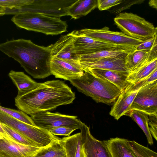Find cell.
Segmentation results:
<instances>
[{"mask_svg":"<svg viewBox=\"0 0 157 157\" xmlns=\"http://www.w3.org/2000/svg\"><path fill=\"white\" fill-rule=\"evenodd\" d=\"M114 21L123 33L141 41L150 39L157 34V27L144 18L132 13H121Z\"/></svg>","mask_w":157,"mask_h":157,"instance_id":"5b68a950","label":"cell"},{"mask_svg":"<svg viewBox=\"0 0 157 157\" xmlns=\"http://www.w3.org/2000/svg\"><path fill=\"white\" fill-rule=\"evenodd\" d=\"M0 123L21 132L37 147H46L59 139L46 130L25 123L0 110Z\"/></svg>","mask_w":157,"mask_h":157,"instance_id":"8992f818","label":"cell"},{"mask_svg":"<svg viewBox=\"0 0 157 157\" xmlns=\"http://www.w3.org/2000/svg\"><path fill=\"white\" fill-rule=\"evenodd\" d=\"M157 80V69L146 78L134 84L129 83L123 90L127 92H132L139 90L142 87Z\"/></svg>","mask_w":157,"mask_h":157,"instance_id":"4dcf8cb0","label":"cell"},{"mask_svg":"<svg viewBox=\"0 0 157 157\" xmlns=\"http://www.w3.org/2000/svg\"><path fill=\"white\" fill-rule=\"evenodd\" d=\"M0 51L17 61L34 78H44L52 75V57L48 46L38 45L29 40L12 39L0 44Z\"/></svg>","mask_w":157,"mask_h":157,"instance_id":"7a4b0ae2","label":"cell"},{"mask_svg":"<svg viewBox=\"0 0 157 157\" xmlns=\"http://www.w3.org/2000/svg\"><path fill=\"white\" fill-rule=\"evenodd\" d=\"M11 21L16 25L29 31L56 35L67 31L66 21L60 18L35 13L25 12L15 14Z\"/></svg>","mask_w":157,"mask_h":157,"instance_id":"277c9868","label":"cell"},{"mask_svg":"<svg viewBox=\"0 0 157 157\" xmlns=\"http://www.w3.org/2000/svg\"><path fill=\"white\" fill-rule=\"evenodd\" d=\"M130 110H136L148 115H157V81L141 88L137 92Z\"/></svg>","mask_w":157,"mask_h":157,"instance_id":"30bf717a","label":"cell"},{"mask_svg":"<svg viewBox=\"0 0 157 157\" xmlns=\"http://www.w3.org/2000/svg\"><path fill=\"white\" fill-rule=\"evenodd\" d=\"M59 139L41 148L33 157H66L65 150Z\"/></svg>","mask_w":157,"mask_h":157,"instance_id":"484cf974","label":"cell"},{"mask_svg":"<svg viewBox=\"0 0 157 157\" xmlns=\"http://www.w3.org/2000/svg\"><path fill=\"white\" fill-rule=\"evenodd\" d=\"M149 5L151 7L157 9V0H150L148 2Z\"/></svg>","mask_w":157,"mask_h":157,"instance_id":"74e56055","label":"cell"},{"mask_svg":"<svg viewBox=\"0 0 157 157\" xmlns=\"http://www.w3.org/2000/svg\"><path fill=\"white\" fill-rule=\"evenodd\" d=\"M75 98V93L67 84L60 80H52L39 83L30 91L17 94L15 102L19 110L31 116L71 104Z\"/></svg>","mask_w":157,"mask_h":157,"instance_id":"6da1fadb","label":"cell"},{"mask_svg":"<svg viewBox=\"0 0 157 157\" xmlns=\"http://www.w3.org/2000/svg\"><path fill=\"white\" fill-rule=\"evenodd\" d=\"M129 144L136 157H157V153L136 141L128 140Z\"/></svg>","mask_w":157,"mask_h":157,"instance_id":"f1b7e54d","label":"cell"},{"mask_svg":"<svg viewBox=\"0 0 157 157\" xmlns=\"http://www.w3.org/2000/svg\"><path fill=\"white\" fill-rule=\"evenodd\" d=\"M157 69V59H156L129 73L127 81L130 83H135L146 78Z\"/></svg>","mask_w":157,"mask_h":157,"instance_id":"d4e9b609","label":"cell"},{"mask_svg":"<svg viewBox=\"0 0 157 157\" xmlns=\"http://www.w3.org/2000/svg\"><path fill=\"white\" fill-rule=\"evenodd\" d=\"M85 71L89 72L98 77L110 82L118 87L121 91L129 83L127 81L129 73L128 72L95 69L87 70L84 71Z\"/></svg>","mask_w":157,"mask_h":157,"instance_id":"ffe728a7","label":"cell"},{"mask_svg":"<svg viewBox=\"0 0 157 157\" xmlns=\"http://www.w3.org/2000/svg\"><path fill=\"white\" fill-rule=\"evenodd\" d=\"M97 7V0H77L67 9L68 16L75 20L85 16Z\"/></svg>","mask_w":157,"mask_h":157,"instance_id":"cb8c5ba5","label":"cell"},{"mask_svg":"<svg viewBox=\"0 0 157 157\" xmlns=\"http://www.w3.org/2000/svg\"><path fill=\"white\" fill-rule=\"evenodd\" d=\"M77 0H33L30 4L17 9H6L5 15L25 12L39 13L59 18L68 16V7Z\"/></svg>","mask_w":157,"mask_h":157,"instance_id":"52a82bcc","label":"cell"},{"mask_svg":"<svg viewBox=\"0 0 157 157\" xmlns=\"http://www.w3.org/2000/svg\"><path fill=\"white\" fill-rule=\"evenodd\" d=\"M1 124L8 136L9 140L20 144L36 147L33 142L21 132L3 123Z\"/></svg>","mask_w":157,"mask_h":157,"instance_id":"83f0119b","label":"cell"},{"mask_svg":"<svg viewBox=\"0 0 157 157\" xmlns=\"http://www.w3.org/2000/svg\"><path fill=\"white\" fill-rule=\"evenodd\" d=\"M31 118L36 125L48 131L53 128L67 127L80 129L83 123L74 116L44 111L33 114Z\"/></svg>","mask_w":157,"mask_h":157,"instance_id":"ba28073f","label":"cell"},{"mask_svg":"<svg viewBox=\"0 0 157 157\" xmlns=\"http://www.w3.org/2000/svg\"><path fill=\"white\" fill-rule=\"evenodd\" d=\"M76 34L117 45L136 47L143 41L129 37L122 32L111 31L107 27L99 29H85L75 30Z\"/></svg>","mask_w":157,"mask_h":157,"instance_id":"9c48e42d","label":"cell"},{"mask_svg":"<svg viewBox=\"0 0 157 157\" xmlns=\"http://www.w3.org/2000/svg\"><path fill=\"white\" fill-rule=\"evenodd\" d=\"M41 148L20 144L0 135V157H33Z\"/></svg>","mask_w":157,"mask_h":157,"instance_id":"9a60e30c","label":"cell"},{"mask_svg":"<svg viewBox=\"0 0 157 157\" xmlns=\"http://www.w3.org/2000/svg\"><path fill=\"white\" fill-rule=\"evenodd\" d=\"M6 9L0 6V16L5 15Z\"/></svg>","mask_w":157,"mask_h":157,"instance_id":"ab89813d","label":"cell"},{"mask_svg":"<svg viewBox=\"0 0 157 157\" xmlns=\"http://www.w3.org/2000/svg\"><path fill=\"white\" fill-rule=\"evenodd\" d=\"M8 75L18 90V94L28 92L39 84L24 72L11 70Z\"/></svg>","mask_w":157,"mask_h":157,"instance_id":"603a6c76","label":"cell"},{"mask_svg":"<svg viewBox=\"0 0 157 157\" xmlns=\"http://www.w3.org/2000/svg\"><path fill=\"white\" fill-rule=\"evenodd\" d=\"M0 110L23 122L36 126L31 117L20 110H16L2 106L0 104Z\"/></svg>","mask_w":157,"mask_h":157,"instance_id":"f546056e","label":"cell"},{"mask_svg":"<svg viewBox=\"0 0 157 157\" xmlns=\"http://www.w3.org/2000/svg\"><path fill=\"white\" fill-rule=\"evenodd\" d=\"M144 132L150 145L153 144L152 136L148 126V116L146 113L136 110H131L128 114Z\"/></svg>","mask_w":157,"mask_h":157,"instance_id":"4316f807","label":"cell"},{"mask_svg":"<svg viewBox=\"0 0 157 157\" xmlns=\"http://www.w3.org/2000/svg\"><path fill=\"white\" fill-rule=\"evenodd\" d=\"M157 34L152 38L143 41L137 46L136 50L150 52L157 50Z\"/></svg>","mask_w":157,"mask_h":157,"instance_id":"d6a6232c","label":"cell"},{"mask_svg":"<svg viewBox=\"0 0 157 157\" xmlns=\"http://www.w3.org/2000/svg\"><path fill=\"white\" fill-rule=\"evenodd\" d=\"M126 56L104 58L88 62H80L79 64L84 71L89 69H95L129 72L125 66Z\"/></svg>","mask_w":157,"mask_h":157,"instance_id":"2e32d148","label":"cell"},{"mask_svg":"<svg viewBox=\"0 0 157 157\" xmlns=\"http://www.w3.org/2000/svg\"><path fill=\"white\" fill-rule=\"evenodd\" d=\"M139 90L132 92L121 91L113 103L109 114L117 120L123 116H128L130 111L131 105Z\"/></svg>","mask_w":157,"mask_h":157,"instance_id":"ac0fdd59","label":"cell"},{"mask_svg":"<svg viewBox=\"0 0 157 157\" xmlns=\"http://www.w3.org/2000/svg\"><path fill=\"white\" fill-rule=\"evenodd\" d=\"M59 140L65 150L66 157H85L81 132L60 138Z\"/></svg>","mask_w":157,"mask_h":157,"instance_id":"44dd1931","label":"cell"},{"mask_svg":"<svg viewBox=\"0 0 157 157\" xmlns=\"http://www.w3.org/2000/svg\"><path fill=\"white\" fill-rule=\"evenodd\" d=\"M136 47L120 45L117 47L83 55L79 57V62H88L94 60L106 58H117L126 56L134 51Z\"/></svg>","mask_w":157,"mask_h":157,"instance_id":"e0dca14e","label":"cell"},{"mask_svg":"<svg viewBox=\"0 0 157 157\" xmlns=\"http://www.w3.org/2000/svg\"><path fill=\"white\" fill-rule=\"evenodd\" d=\"M33 0H0V6L7 9H17L29 5Z\"/></svg>","mask_w":157,"mask_h":157,"instance_id":"1f68e13d","label":"cell"},{"mask_svg":"<svg viewBox=\"0 0 157 157\" xmlns=\"http://www.w3.org/2000/svg\"><path fill=\"white\" fill-rule=\"evenodd\" d=\"M148 117V126L150 133L157 140V115H150Z\"/></svg>","mask_w":157,"mask_h":157,"instance_id":"8d00e7d4","label":"cell"},{"mask_svg":"<svg viewBox=\"0 0 157 157\" xmlns=\"http://www.w3.org/2000/svg\"><path fill=\"white\" fill-rule=\"evenodd\" d=\"M69 81L78 91L91 97L97 103L113 104L121 92L113 83L88 71H84L81 77Z\"/></svg>","mask_w":157,"mask_h":157,"instance_id":"3957f363","label":"cell"},{"mask_svg":"<svg viewBox=\"0 0 157 157\" xmlns=\"http://www.w3.org/2000/svg\"><path fill=\"white\" fill-rule=\"evenodd\" d=\"M144 0H122L121 3L115 6L111 10L110 13L114 14H119L122 11L129 8L135 4H138L143 3Z\"/></svg>","mask_w":157,"mask_h":157,"instance_id":"836d02e7","label":"cell"},{"mask_svg":"<svg viewBox=\"0 0 157 157\" xmlns=\"http://www.w3.org/2000/svg\"><path fill=\"white\" fill-rule=\"evenodd\" d=\"M156 59H157V51L148 52L135 49L126 56L125 66L130 73Z\"/></svg>","mask_w":157,"mask_h":157,"instance_id":"d6986e66","label":"cell"},{"mask_svg":"<svg viewBox=\"0 0 157 157\" xmlns=\"http://www.w3.org/2000/svg\"><path fill=\"white\" fill-rule=\"evenodd\" d=\"M122 0H97V7L103 11L109 10L120 4Z\"/></svg>","mask_w":157,"mask_h":157,"instance_id":"e575fe53","label":"cell"},{"mask_svg":"<svg viewBox=\"0 0 157 157\" xmlns=\"http://www.w3.org/2000/svg\"><path fill=\"white\" fill-rule=\"evenodd\" d=\"M74 31L76 36L75 47L78 58L83 55L115 48L120 45L79 35L76 33L75 30Z\"/></svg>","mask_w":157,"mask_h":157,"instance_id":"4fadbf2b","label":"cell"},{"mask_svg":"<svg viewBox=\"0 0 157 157\" xmlns=\"http://www.w3.org/2000/svg\"><path fill=\"white\" fill-rule=\"evenodd\" d=\"M106 142L112 157H136L128 140L116 137L106 140Z\"/></svg>","mask_w":157,"mask_h":157,"instance_id":"7402d4cb","label":"cell"},{"mask_svg":"<svg viewBox=\"0 0 157 157\" xmlns=\"http://www.w3.org/2000/svg\"><path fill=\"white\" fill-rule=\"evenodd\" d=\"M0 135L2 136L5 138L9 139V137L7 135L6 133L5 132L3 129L1 123H0Z\"/></svg>","mask_w":157,"mask_h":157,"instance_id":"f35d334b","label":"cell"},{"mask_svg":"<svg viewBox=\"0 0 157 157\" xmlns=\"http://www.w3.org/2000/svg\"><path fill=\"white\" fill-rule=\"evenodd\" d=\"M76 36L74 31L61 36L53 44L48 46L52 57H55L80 66L79 58L75 50L74 43Z\"/></svg>","mask_w":157,"mask_h":157,"instance_id":"8fae6325","label":"cell"},{"mask_svg":"<svg viewBox=\"0 0 157 157\" xmlns=\"http://www.w3.org/2000/svg\"><path fill=\"white\" fill-rule=\"evenodd\" d=\"M50 70L56 78L68 81L81 77L84 72L80 66L55 57L51 58Z\"/></svg>","mask_w":157,"mask_h":157,"instance_id":"5bb4252c","label":"cell"},{"mask_svg":"<svg viewBox=\"0 0 157 157\" xmlns=\"http://www.w3.org/2000/svg\"><path fill=\"white\" fill-rule=\"evenodd\" d=\"M76 128L67 127H59L52 128L49 132L54 135L69 136Z\"/></svg>","mask_w":157,"mask_h":157,"instance_id":"d590c367","label":"cell"},{"mask_svg":"<svg viewBox=\"0 0 157 157\" xmlns=\"http://www.w3.org/2000/svg\"><path fill=\"white\" fill-rule=\"evenodd\" d=\"M80 129L85 157H112L106 140H99L95 138L89 127L84 123Z\"/></svg>","mask_w":157,"mask_h":157,"instance_id":"7c38bea8","label":"cell"}]
</instances>
